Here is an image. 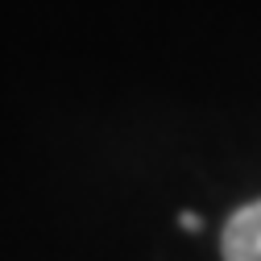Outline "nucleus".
Returning <instances> with one entry per match:
<instances>
[{
	"label": "nucleus",
	"instance_id": "nucleus-1",
	"mask_svg": "<svg viewBox=\"0 0 261 261\" xmlns=\"http://www.w3.org/2000/svg\"><path fill=\"white\" fill-rule=\"evenodd\" d=\"M224 261H261V199L245 203L224 224Z\"/></svg>",
	"mask_w": 261,
	"mask_h": 261
},
{
	"label": "nucleus",
	"instance_id": "nucleus-2",
	"mask_svg": "<svg viewBox=\"0 0 261 261\" xmlns=\"http://www.w3.org/2000/svg\"><path fill=\"white\" fill-rule=\"evenodd\" d=\"M178 220H182V228H187V232H195V228H199V224H203V220H199V216H195V212H182Z\"/></svg>",
	"mask_w": 261,
	"mask_h": 261
}]
</instances>
